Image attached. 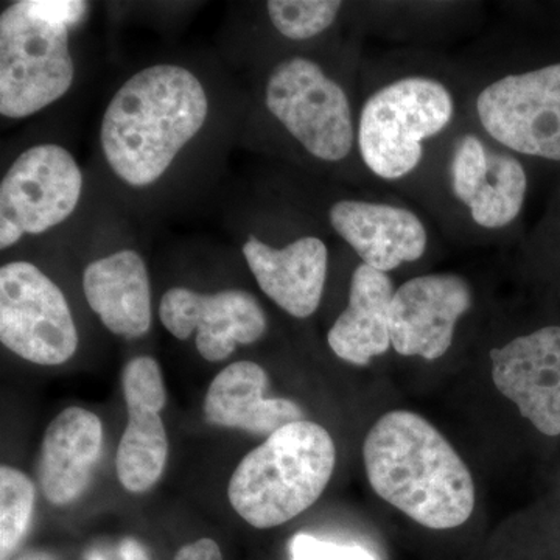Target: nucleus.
<instances>
[{
    "label": "nucleus",
    "instance_id": "nucleus-1",
    "mask_svg": "<svg viewBox=\"0 0 560 560\" xmlns=\"http://www.w3.org/2000/svg\"><path fill=\"white\" fill-rule=\"evenodd\" d=\"M363 459L375 493L411 521L430 529L469 521L475 508L469 467L422 416L386 412L368 431Z\"/></svg>",
    "mask_w": 560,
    "mask_h": 560
},
{
    "label": "nucleus",
    "instance_id": "nucleus-2",
    "mask_svg": "<svg viewBox=\"0 0 560 560\" xmlns=\"http://www.w3.org/2000/svg\"><path fill=\"white\" fill-rule=\"evenodd\" d=\"M208 114V94L189 69L158 65L139 70L103 114V156L128 186H151L200 132Z\"/></svg>",
    "mask_w": 560,
    "mask_h": 560
},
{
    "label": "nucleus",
    "instance_id": "nucleus-3",
    "mask_svg": "<svg viewBox=\"0 0 560 560\" xmlns=\"http://www.w3.org/2000/svg\"><path fill=\"white\" fill-rule=\"evenodd\" d=\"M335 460L329 431L311 420L289 423L241 460L228 486L231 506L254 528L283 525L323 495Z\"/></svg>",
    "mask_w": 560,
    "mask_h": 560
},
{
    "label": "nucleus",
    "instance_id": "nucleus-4",
    "mask_svg": "<svg viewBox=\"0 0 560 560\" xmlns=\"http://www.w3.org/2000/svg\"><path fill=\"white\" fill-rule=\"evenodd\" d=\"M80 0H21L0 16V114L24 119L70 90L69 31L88 13Z\"/></svg>",
    "mask_w": 560,
    "mask_h": 560
},
{
    "label": "nucleus",
    "instance_id": "nucleus-5",
    "mask_svg": "<svg viewBox=\"0 0 560 560\" xmlns=\"http://www.w3.org/2000/svg\"><path fill=\"white\" fill-rule=\"evenodd\" d=\"M455 102L438 80L408 77L386 84L361 109L359 147L364 164L383 179L410 175L422 160L423 140L451 124Z\"/></svg>",
    "mask_w": 560,
    "mask_h": 560
},
{
    "label": "nucleus",
    "instance_id": "nucleus-6",
    "mask_svg": "<svg viewBox=\"0 0 560 560\" xmlns=\"http://www.w3.org/2000/svg\"><path fill=\"white\" fill-rule=\"evenodd\" d=\"M265 103L312 156L326 162L349 156L355 130L348 95L315 61L294 57L276 66Z\"/></svg>",
    "mask_w": 560,
    "mask_h": 560
},
{
    "label": "nucleus",
    "instance_id": "nucleus-7",
    "mask_svg": "<svg viewBox=\"0 0 560 560\" xmlns=\"http://www.w3.org/2000/svg\"><path fill=\"white\" fill-rule=\"evenodd\" d=\"M0 341L40 366L66 363L79 348V331L65 294L28 261L0 268Z\"/></svg>",
    "mask_w": 560,
    "mask_h": 560
},
{
    "label": "nucleus",
    "instance_id": "nucleus-8",
    "mask_svg": "<svg viewBox=\"0 0 560 560\" xmlns=\"http://www.w3.org/2000/svg\"><path fill=\"white\" fill-rule=\"evenodd\" d=\"M81 190L83 175L68 150L55 143L25 150L0 184V248L68 220Z\"/></svg>",
    "mask_w": 560,
    "mask_h": 560
},
{
    "label": "nucleus",
    "instance_id": "nucleus-9",
    "mask_svg": "<svg viewBox=\"0 0 560 560\" xmlns=\"http://www.w3.org/2000/svg\"><path fill=\"white\" fill-rule=\"evenodd\" d=\"M477 113L506 149L560 161V65L493 81L478 95Z\"/></svg>",
    "mask_w": 560,
    "mask_h": 560
},
{
    "label": "nucleus",
    "instance_id": "nucleus-10",
    "mask_svg": "<svg viewBox=\"0 0 560 560\" xmlns=\"http://www.w3.org/2000/svg\"><path fill=\"white\" fill-rule=\"evenodd\" d=\"M160 318L178 340L197 331L198 352L212 363L226 360L238 345H253L267 331L259 301L243 290L202 294L176 287L162 296Z\"/></svg>",
    "mask_w": 560,
    "mask_h": 560
},
{
    "label": "nucleus",
    "instance_id": "nucleus-11",
    "mask_svg": "<svg viewBox=\"0 0 560 560\" xmlns=\"http://www.w3.org/2000/svg\"><path fill=\"white\" fill-rule=\"evenodd\" d=\"M471 290L456 275L407 280L390 305V341L397 353L433 361L451 349L456 324L470 311Z\"/></svg>",
    "mask_w": 560,
    "mask_h": 560
},
{
    "label": "nucleus",
    "instance_id": "nucleus-12",
    "mask_svg": "<svg viewBox=\"0 0 560 560\" xmlns=\"http://www.w3.org/2000/svg\"><path fill=\"white\" fill-rule=\"evenodd\" d=\"M128 423L117 451V477L128 492L153 488L165 469L167 431L160 412L167 404V390L156 360L136 357L121 374Z\"/></svg>",
    "mask_w": 560,
    "mask_h": 560
},
{
    "label": "nucleus",
    "instance_id": "nucleus-13",
    "mask_svg": "<svg viewBox=\"0 0 560 560\" xmlns=\"http://www.w3.org/2000/svg\"><path fill=\"white\" fill-rule=\"evenodd\" d=\"M497 389L547 436L560 434V327H545L490 352Z\"/></svg>",
    "mask_w": 560,
    "mask_h": 560
},
{
    "label": "nucleus",
    "instance_id": "nucleus-14",
    "mask_svg": "<svg viewBox=\"0 0 560 560\" xmlns=\"http://www.w3.org/2000/svg\"><path fill=\"white\" fill-rule=\"evenodd\" d=\"M453 194L486 230L510 226L525 202L528 178L517 158L490 151L480 138L459 139L452 158Z\"/></svg>",
    "mask_w": 560,
    "mask_h": 560
},
{
    "label": "nucleus",
    "instance_id": "nucleus-15",
    "mask_svg": "<svg viewBox=\"0 0 560 560\" xmlns=\"http://www.w3.org/2000/svg\"><path fill=\"white\" fill-rule=\"evenodd\" d=\"M329 221L364 265L382 272L419 260L429 243L419 217L399 206L342 200L331 206Z\"/></svg>",
    "mask_w": 560,
    "mask_h": 560
},
{
    "label": "nucleus",
    "instance_id": "nucleus-16",
    "mask_svg": "<svg viewBox=\"0 0 560 560\" xmlns=\"http://www.w3.org/2000/svg\"><path fill=\"white\" fill-rule=\"evenodd\" d=\"M243 256L260 290L294 318L318 311L326 285L329 250L316 237H302L276 249L250 235Z\"/></svg>",
    "mask_w": 560,
    "mask_h": 560
},
{
    "label": "nucleus",
    "instance_id": "nucleus-17",
    "mask_svg": "<svg viewBox=\"0 0 560 560\" xmlns=\"http://www.w3.org/2000/svg\"><path fill=\"white\" fill-rule=\"evenodd\" d=\"M102 442L101 419L84 408H66L51 420L39 460L40 488L51 504L65 506L86 490Z\"/></svg>",
    "mask_w": 560,
    "mask_h": 560
},
{
    "label": "nucleus",
    "instance_id": "nucleus-18",
    "mask_svg": "<svg viewBox=\"0 0 560 560\" xmlns=\"http://www.w3.org/2000/svg\"><path fill=\"white\" fill-rule=\"evenodd\" d=\"M83 291L91 311L114 335L135 340L150 330L149 271L136 250L91 261L83 272Z\"/></svg>",
    "mask_w": 560,
    "mask_h": 560
},
{
    "label": "nucleus",
    "instance_id": "nucleus-19",
    "mask_svg": "<svg viewBox=\"0 0 560 560\" xmlns=\"http://www.w3.org/2000/svg\"><path fill=\"white\" fill-rule=\"evenodd\" d=\"M267 386V372L259 364H230L210 383L205 400L206 420L212 425L268 436L289 423L304 420L294 401L265 399Z\"/></svg>",
    "mask_w": 560,
    "mask_h": 560
},
{
    "label": "nucleus",
    "instance_id": "nucleus-20",
    "mask_svg": "<svg viewBox=\"0 0 560 560\" xmlns=\"http://www.w3.org/2000/svg\"><path fill=\"white\" fill-rule=\"evenodd\" d=\"M393 282L386 272L361 264L350 279L349 304L327 335L335 355L357 366H366L388 352Z\"/></svg>",
    "mask_w": 560,
    "mask_h": 560
},
{
    "label": "nucleus",
    "instance_id": "nucleus-21",
    "mask_svg": "<svg viewBox=\"0 0 560 560\" xmlns=\"http://www.w3.org/2000/svg\"><path fill=\"white\" fill-rule=\"evenodd\" d=\"M35 486L24 471L0 469V560H9L31 526Z\"/></svg>",
    "mask_w": 560,
    "mask_h": 560
},
{
    "label": "nucleus",
    "instance_id": "nucleus-22",
    "mask_svg": "<svg viewBox=\"0 0 560 560\" xmlns=\"http://www.w3.org/2000/svg\"><path fill=\"white\" fill-rule=\"evenodd\" d=\"M341 7L337 0H271L267 11L280 35L305 40L327 31L337 20Z\"/></svg>",
    "mask_w": 560,
    "mask_h": 560
},
{
    "label": "nucleus",
    "instance_id": "nucleus-23",
    "mask_svg": "<svg viewBox=\"0 0 560 560\" xmlns=\"http://www.w3.org/2000/svg\"><path fill=\"white\" fill-rule=\"evenodd\" d=\"M291 560H375L359 545H340L320 540L311 534H296L290 541Z\"/></svg>",
    "mask_w": 560,
    "mask_h": 560
},
{
    "label": "nucleus",
    "instance_id": "nucleus-24",
    "mask_svg": "<svg viewBox=\"0 0 560 560\" xmlns=\"http://www.w3.org/2000/svg\"><path fill=\"white\" fill-rule=\"evenodd\" d=\"M83 560H150V556L139 540L124 537L116 541L92 545L84 552Z\"/></svg>",
    "mask_w": 560,
    "mask_h": 560
},
{
    "label": "nucleus",
    "instance_id": "nucleus-25",
    "mask_svg": "<svg viewBox=\"0 0 560 560\" xmlns=\"http://www.w3.org/2000/svg\"><path fill=\"white\" fill-rule=\"evenodd\" d=\"M173 560H223V556L215 540L200 539L184 545Z\"/></svg>",
    "mask_w": 560,
    "mask_h": 560
},
{
    "label": "nucleus",
    "instance_id": "nucleus-26",
    "mask_svg": "<svg viewBox=\"0 0 560 560\" xmlns=\"http://www.w3.org/2000/svg\"><path fill=\"white\" fill-rule=\"evenodd\" d=\"M16 560H57L54 556H50L49 552L46 551H31L22 555L21 558Z\"/></svg>",
    "mask_w": 560,
    "mask_h": 560
}]
</instances>
